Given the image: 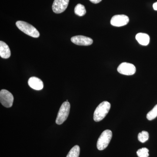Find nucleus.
<instances>
[{"mask_svg": "<svg viewBox=\"0 0 157 157\" xmlns=\"http://www.w3.org/2000/svg\"><path fill=\"white\" fill-rule=\"evenodd\" d=\"M110 107V103L106 101H103L99 104L94 112V121L96 122L102 121L109 112Z\"/></svg>", "mask_w": 157, "mask_h": 157, "instance_id": "nucleus-1", "label": "nucleus"}, {"mask_svg": "<svg viewBox=\"0 0 157 157\" xmlns=\"http://www.w3.org/2000/svg\"><path fill=\"white\" fill-rule=\"evenodd\" d=\"M17 28L24 33L34 38H38L40 36L39 32L36 28L28 23L18 21L16 23Z\"/></svg>", "mask_w": 157, "mask_h": 157, "instance_id": "nucleus-2", "label": "nucleus"}, {"mask_svg": "<svg viewBox=\"0 0 157 157\" xmlns=\"http://www.w3.org/2000/svg\"><path fill=\"white\" fill-rule=\"evenodd\" d=\"M112 137V132L110 130H106L102 132L97 142V148L99 150L105 149L108 146Z\"/></svg>", "mask_w": 157, "mask_h": 157, "instance_id": "nucleus-3", "label": "nucleus"}, {"mask_svg": "<svg viewBox=\"0 0 157 157\" xmlns=\"http://www.w3.org/2000/svg\"><path fill=\"white\" fill-rule=\"evenodd\" d=\"M70 105L67 101L64 102L59 110L56 122L58 125L63 124L67 119L70 113Z\"/></svg>", "mask_w": 157, "mask_h": 157, "instance_id": "nucleus-4", "label": "nucleus"}, {"mask_svg": "<svg viewBox=\"0 0 157 157\" xmlns=\"http://www.w3.org/2000/svg\"><path fill=\"white\" fill-rule=\"evenodd\" d=\"M14 101V97L10 92L6 90H2L0 91V101L3 106L7 108L12 107Z\"/></svg>", "mask_w": 157, "mask_h": 157, "instance_id": "nucleus-5", "label": "nucleus"}, {"mask_svg": "<svg viewBox=\"0 0 157 157\" xmlns=\"http://www.w3.org/2000/svg\"><path fill=\"white\" fill-rule=\"evenodd\" d=\"M117 70L121 74L127 76L134 75L136 72V67L134 65L125 62L121 63Z\"/></svg>", "mask_w": 157, "mask_h": 157, "instance_id": "nucleus-6", "label": "nucleus"}, {"mask_svg": "<svg viewBox=\"0 0 157 157\" xmlns=\"http://www.w3.org/2000/svg\"><path fill=\"white\" fill-rule=\"evenodd\" d=\"M129 17L124 14L113 16L110 21L111 25L115 27H121L126 25L129 22Z\"/></svg>", "mask_w": 157, "mask_h": 157, "instance_id": "nucleus-7", "label": "nucleus"}, {"mask_svg": "<svg viewBox=\"0 0 157 157\" xmlns=\"http://www.w3.org/2000/svg\"><path fill=\"white\" fill-rule=\"evenodd\" d=\"M69 0H54L52 6L53 12L56 14H60L64 12L67 9Z\"/></svg>", "mask_w": 157, "mask_h": 157, "instance_id": "nucleus-8", "label": "nucleus"}, {"mask_svg": "<svg viewBox=\"0 0 157 157\" xmlns=\"http://www.w3.org/2000/svg\"><path fill=\"white\" fill-rule=\"evenodd\" d=\"M71 41L73 43L78 45H84L88 46L92 44L93 40L92 39L86 36H77L72 37Z\"/></svg>", "mask_w": 157, "mask_h": 157, "instance_id": "nucleus-9", "label": "nucleus"}, {"mask_svg": "<svg viewBox=\"0 0 157 157\" xmlns=\"http://www.w3.org/2000/svg\"><path fill=\"white\" fill-rule=\"evenodd\" d=\"M28 84L30 87L36 90H40L43 88V82L36 77L33 76L29 78Z\"/></svg>", "mask_w": 157, "mask_h": 157, "instance_id": "nucleus-10", "label": "nucleus"}, {"mask_svg": "<svg viewBox=\"0 0 157 157\" xmlns=\"http://www.w3.org/2000/svg\"><path fill=\"white\" fill-rule=\"evenodd\" d=\"M0 56L3 59H8L11 56L9 46L3 41H0Z\"/></svg>", "mask_w": 157, "mask_h": 157, "instance_id": "nucleus-11", "label": "nucleus"}, {"mask_svg": "<svg viewBox=\"0 0 157 157\" xmlns=\"http://www.w3.org/2000/svg\"><path fill=\"white\" fill-rule=\"evenodd\" d=\"M136 39L141 45H147L149 43L150 37L147 34L139 33L136 35Z\"/></svg>", "mask_w": 157, "mask_h": 157, "instance_id": "nucleus-12", "label": "nucleus"}, {"mask_svg": "<svg viewBox=\"0 0 157 157\" xmlns=\"http://www.w3.org/2000/svg\"><path fill=\"white\" fill-rule=\"evenodd\" d=\"M74 12L76 15L79 16H82L86 13V10L84 6L78 4L75 7Z\"/></svg>", "mask_w": 157, "mask_h": 157, "instance_id": "nucleus-13", "label": "nucleus"}, {"mask_svg": "<svg viewBox=\"0 0 157 157\" xmlns=\"http://www.w3.org/2000/svg\"><path fill=\"white\" fill-rule=\"evenodd\" d=\"M80 153V147L78 145H75L70 150L66 157H78Z\"/></svg>", "mask_w": 157, "mask_h": 157, "instance_id": "nucleus-14", "label": "nucleus"}, {"mask_svg": "<svg viewBox=\"0 0 157 157\" xmlns=\"http://www.w3.org/2000/svg\"><path fill=\"white\" fill-rule=\"evenodd\" d=\"M149 139V134L146 131H142L138 135V139L141 143H144Z\"/></svg>", "mask_w": 157, "mask_h": 157, "instance_id": "nucleus-15", "label": "nucleus"}, {"mask_svg": "<svg viewBox=\"0 0 157 157\" xmlns=\"http://www.w3.org/2000/svg\"><path fill=\"white\" fill-rule=\"evenodd\" d=\"M157 117V104L147 114V118L149 121L154 119Z\"/></svg>", "mask_w": 157, "mask_h": 157, "instance_id": "nucleus-16", "label": "nucleus"}, {"mask_svg": "<svg viewBox=\"0 0 157 157\" xmlns=\"http://www.w3.org/2000/svg\"><path fill=\"white\" fill-rule=\"evenodd\" d=\"M149 150L146 147H143L138 150L137 151V154L138 157H148Z\"/></svg>", "mask_w": 157, "mask_h": 157, "instance_id": "nucleus-17", "label": "nucleus"}, {"mask_svg": "<svg viewBox=\"0 0 157 157\" xmlns=\"http://www.w3.org/2000/svg\"><path fill=\"white\" fill-rule=\"evenodd\" d=\"M92 3H94V4H98V3H100L101 2L102 0H90Z\"/></svg>", "mask_w": 157, "mask_h": 157, "instance_id": "nucleus-18", "label": "nucleus"}, {"mask_svg": "<svg viewBox=\"0 0 157 157\" xmlns=\"http://www.w3.org/2000/svg\"><path fill=\"white\" fill-rule=\"evenodd\" d=\"M153 9L155 11H157V2L155 3L153 5Z\"/></svg>", "mask_w": 157, "mask_h": 157, "instance_id": "nucleus-19", "label": "nucleus"}]
</instances>
